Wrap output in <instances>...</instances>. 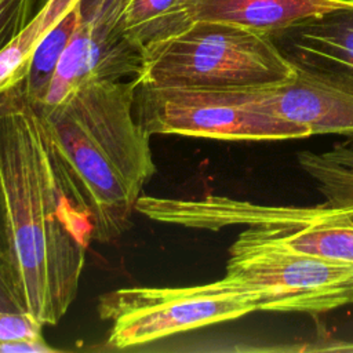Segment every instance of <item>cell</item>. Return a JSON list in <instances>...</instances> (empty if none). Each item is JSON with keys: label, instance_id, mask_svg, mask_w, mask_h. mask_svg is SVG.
<instances>
[{"label": "cell", "instance_id": "obj_1", "mask_svg": "<svg viewBox=\"0 0 353 353\" xmlns=\"http://www.w3.org/2000/svg\"><path fill=\"white\" fill-rule=\"evenodd\" d=\"M22 81L0 92L6 262L23 312L43 325H55L76 299L92 226L58 176L41 119Z\"/></svg>", "mask_w": 353, "mask_h": 353}, {"label": "cell", "instance_id": "obj_2", "mask_svg": "<svg viewBox=\"0 0 353 353\" xmlns=\"http://www.w3.org/2000/svg\"><path fill=\"white\" fill-rule=\"evenodd\" d=\"M137 85L138 79L91 81L58 103H33L58 176L102 244L127 232L156 172L152 135L134 110Z\"/></svg>", "mask_w": 353, "mask_h": 353}, {"label": "cell", "instance_id": "obj_3", "mask_svg": "<svg viewBox=\"0 0 353 353\" xmlns=\"http://www.w3.org/2000/svg\"><path fill=\"white\" fill-rule=\"evenodd\" d=\"M295 68L266 34L215 21H194L143 50L138 83L156 87L261 90L291 80Z\"/></svg>", "mask_w": 353, "mask_h": 353}, {"label": "cell", "instance_id": "obj_4", "mask_svg": "<svg viewBox=\"0 0 353 353\" xmlns=\"http://www.w3.org/2000/svg\"><path fill=\"white\" fill-rule=\"evenodd\" d=\"M223 277L247 290L258 310L320 314L353 305L352 262L294 248L269 225L237 236Z\"/></svg>", "mask_w": 353, "mask_h": 353}, {"label": "cell", "instance_id": "obj_5", "mask_svg": "<svg viewBox=\"0 0 353 353\" xmlns=\"http://www.w3.org/2000/svg\"><path fill=\"white\" fill-rule=\"evenodd\" d=\"M97 310L109 323L106 343L127 349L236 320L258 307L247 290L223 277L197 285L112 290L98 298Z\"/></svg>", "mask_w": 353, "mask_h": 353}, {"label": "cell", "instance_id": "obj_6", "mask_svg": "<svg viewBox=\"0 0 353 353\" xmlns=\"http://www.w3.org/2000/svg\"><path fill=\"white\" fill-rule=\"evenodd\" d=\"M134 110L150 135L221 141H287L310 137L307 127L247 105L240 90L156 87L138 83Z\"/></svg>", "mask_w": 353, "mask_h": 353}, {"label": "cell", "instance_id": "obj_7", "mask_svg": "<svg viewBox=\"0 0 353 353\" xmlns=\"http://www.w3.org/2000/svg\"><path fill=\"white\" fill-rule=\"evenodd\" d=\"M142 68L143 48L120 28L113 0H81L77 26L41 103H58L91 81L137 79Z\"/></svg>", "mask_w": 353, "mask_h": 353}, {"label": "cell", "instance_id": "obj_8", "mask_svg": "<svg viewBox=\"0 0 353 353\" xmlns=\"http://www.w3.org/2000/svg\"><path fill=\"white\" fill-rule=\"evenodd\" d=\"M243 101L262 112L302 124L312 135L353 141V83L295 68L291 80L261 90H240Z\"/></svg>", "mask_w": 353, "mask_h": 353}, {"label": "cell", "instance_id": "obj_9", "mask_svg": "<svg viewBox=\"0 0 353 353\" xmlns=\"http://www.w3.org/2000/svg\"><path fill=\"white\" fill-rule=\"evenodd\" d=\"M330 210L331 205L327 203L314 207L263 205L223 196L164 199L141 194L135 205V211L152 221L210 230L236 225H301L327 214Z\"/></svg>", "mask_w": 353, "mask_h": 353}, {"label": "cell", "instance_id": "obj_10", "mask_svg": "<svg viewBox=\"0 0 353 353\" xmlns=\"http://www.w3.org/2000/svg\"><path fill=\"white\" fill-rule=\"evenodd\" d=\"M294 68L353 83V0L269 36Z\"/></svg>", "mask_w": 353, "mask_h": 353}, {"label": "cell", "instance_id": "obj_11", "mask_svg": "<svg viewBox=\"0 0 353 353\" xmlns=\"http://www.w3.org/2000/svg\"><path fill=\"white\" fill-rule=\"evenodd\" d=\"M352 0H192L194 21L226 22L270 36Z\"/></svg>", "mask_w": 353, "mask_h": 353}, {"label": "cell", "instance_id": "obj_12", "mask_svg": "<svg viewBox=\"0 0 353 353\" xmlns=\"http://www.w3.org/2000/svg\"><path fill=\"white\" fill-rule=\"evenodd\" d=\"M113 7L123 32L143 50L194 22L192 0H113Z\"/></svg>", "mask_w": 353, "mask_h": 353}, {"label": "cell", "instance_id": "obj_13", "mask_svg": "<svg viewBox=\"0 0 353 353\" xmlns=\"http://www.w3.org/2000/svg\"><path fill=\"white\" fill-rule=\"evenodd\" d=\"M294 248L353 263V215L341 208L301 225H269Z\"/></svg>", "mask_w": 353, "mask_h": 353}, {"label": "cell", "instance_id": "obj_14", "mask_svg": "<svg viewBox=\"0 0 353 353\" xmlns=\"http://www.w3.org/2000/svg\"><path fill=\"white\" fill-rule=\"evenodd\" d=\"M81 0L57 22L36 46L28 73L22 81L23 90L32 103H41L59 63V59L77 26Z\"/></svg>", "mask_w": 353, "mask_h": 353}, {"label": "cell", "instance_id": "obj_15", "mask_svg": "<svg viewBox=\"0 0 353 353\" xmlns=\"http://www.w3.org/2000/svg\"><path fill=\"white\" fill-rule=\"evenodd\" d=\"M298 164L316 183L328 205L353 215V171L327 159L323 152L302 150L298 153Z\"/></svg>", "mask_w": 353, "mask_h": 353}, {"label": "cell", "instance_id": "obj_16", "mask_svg": "<svg viewBox=\"0 0 353 353\" xmlns=\"http://www.w3.org/2000/svg\"><path fill=\"white\" fill-rule=\"evenodd\" d=\"M41 0H0V51L6 48L34 17Z\"/></svg>", "mask_w": 353, "mask_h": 353}, {"label": "cell", "instance_id": "obj_17", "mask_svg": "<svg viewBox=\"0 0 353 353\" xmlns=\"http://www.w3.org/2000/svg\"><path fill=\"white\" fill-rule=\"evenodd\" d=\"M43 324L25 312H0V341H46Z\"/></svg>", "mask_w": 353, "mask_h": 353}, {"label": "cell", "instance_id": "obj_18", "mask_svg": "<svg viewBox=\"0 0 353 353\" xmlns=\"http://www.w3.org/2000/svg\"><path fill=\"white\" fill-rule=\"evenodd\" d=\"M0 312H11V313L23 312L15 295L7 263L1 258H0Z\"/></svg>", "mask_w": 353, "mask_h": 353}, {"label": "cell", "instance_id": "obj_19", "mask_svg": "<svg viewBox=\"0 0 353 353\" xmlns=\"http://www.w3.org/2000/svg\"><path fill=\"white\" fill-rule=\"evenodd\" d=\"M58 349L46 341H0V353H52Z\"/></svg>", "mask_w": 353, "mask_h": 353}, {"label": "cell", "instance_id": "obj_20", "mask_svg": "<svg viewBox=\"0 0 353 353\" xmlns=\"http://www.w3.org/2000/svg\"><path fill=\"white\" fill-rule=\"evenodd\" d=\"M323 154L334 163L353 171V143H336Z\"/></svg>", "mask_w": 353, "mask_h": 353}, {"label": "cell", "instance_id": "obj_21", "mask_svg": "<svg viewBox=\"0 0 353 353\" xmlns=\"http://www.w3.org/2000/svg\"><path fill=\"white\" fill-rule=\"evenodd\" d=\"M7 219H6V203L0 181V258L7 259ZM7 263V262H6Z\"/></svg>", "mask_w": 353, "mask_h": 353}, {"label": "cell", "instance_id": "obj_22", "mask_svg": "<svg viewBox=\"0 0 353 353\" xmlns=\"http://www.w3.org/2000/svg\"><path fill=\"white\" fill-rule=\"evenodd\" d=\"M306 350H312V352H353V342L328 341L325 345L309 346Z\"/></svg>", "mask_w": 353, "mask_h": 353}]
</instances>
